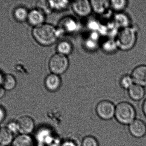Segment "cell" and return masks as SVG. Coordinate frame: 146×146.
Instances as JSON below:
<instances>
[{"mask_svg": "<svg viewBox=\"0 0 146 146\" xmlns=\"http://www.w3.org/2000/svg\"><path fill=\"white\" fill-rule=\"evenodd\" d=\"M92 11L100 15H104L110 8V2L107 0H92L90 1Z\"/></svg>", "mask_w": 146, "mask_h": 146, "instance_id": "obj_12", "label": "cell"}, {"mask_svg": "<svg viewBox=\"0 0 146 146\" xmlns=\"http://www.w3.org/2000/svg\"><path fill=\"white\" fill-rule=\"evenodd\" d=\"M33 139L29 135H19L13 142V146H33Z\"/></svg>", "mask_w": 146, "mask_h": 146, "instance_id": "obj_18", "label": "cell"}, {"mask_svg": "<svg viewBox=\"0 0 146 146\" xmlns=\"http://www.w3.org/2000/svg\"><path fill=\"white\" fill-rule=\"evenodd\" d=\"M45 15L36 8L29 12L27 20L30 25L35 27L45 23Z\"/></svg>", "mask_w": 146, "mask_h": 146, "instance_id": "obj_13", "label": "cell"}, {"mask_svg": "<svg viewBox=\"0 0 146 146\" xmlns=\"http://www.w3.org/2000/svg\"><path fill=\"white\" fill-rule=\"evenodd\" d=\"M5 90L1 86H0V99L3 97L5 95Z\"/></svg>", "mask_w": 146, "mask_h": 146, "instance_id": "obj_31", "label": "cell"}, {"mask_svg": "<svg viewBox=\"0 0 146 146\" xmlns=\"http://www.w3.org/2000/svg\"><path fill=\"white\" fill-rule=\"evenodd\" d=\"M144 87L134 84L128 90V93L131 99L135 101H139L144 98L145 95Z\"/></svg>", "mask_w": 146, "mask_h": 146, "instance_id": "obj_15", "label": "cell"}, {"mask_svg": "<svg viewBox=\"0 0 146 146\" xmlns=\"http://www.w3.org/2000/svg\"><path fill=\"white\" fill-rule=\"evenodd\" d=\"M32 35L40 45L50 46L56 42L61 34L57 27L49 23H44L34 27Z\"/></svg>", "mask_w": 146, "mask_h": 146, "instance_id": "obj_1", "label": "cell"}, {"mask_svg": "<svg viewBox=\"0 0 146 146\" xmlns=\"http://www.w3.org/2000/svg\"><path fill=\"white\" fill-rule=\"evenodd\" d=\"M6 117V112L5 110L0 106V122L3 121Z\"/></svg>", "mask_w": 146, "mask_h": 146, "instance_id": "obj_29", "label": "cell"}, {"mask_svg": "<svg viewBox=\"0 0 146 146\" xmlns=\"http://www.w3.org/2000/svg\"><path fill=\"white\" fill-rule=\"evenodd\" d=\"M0 146H3L1 145H0Z\"/></svg>", "mask_w": 146, "mask_h": 146, "instance_id": "obj_34", "label": "cell"}, {"mask_svg": "<svg viewBox=\"0 0 146 146\" xmlns=\"http://www.w3.org/2000/svg\"><path fill=\"white\" fill-rule=\"evenodd\" d=\"M36 5V9L43 13L45 15L50 14L53 12L49 1L41 0L38 1Z\"/></svg>", "mask_w": 146, "mask_h": 146, "instance_id": "obj_24", "label": "cell"}, {"mask_svg": "<svg viewBox=\"0 0 146 146\" xmlns=\"http://www.w3.org/2000/svg\"><path fill=\"white\" fill-rule=\"evenodd\" d=\"M129 126V133L133 137L141 138L145 135L146 125L143 121L135 119Z\"/></svg>", "mask_w": 146, "mask_h": 146, "instance_id": "obj_10", "label": "cell"}, {"mask_svg": "<svg viewBox=\"0 0 146 146\" xmlns=\"http://www.w3.org/2000/svg\"><path fill=\"white\" fill-rule=\"evenodd\" d=\"M29 12L24 7L17 8L14 12V16L16 20L23 22L27 20Z\"/></svg>", "mask_w": 146, "mask_h": 146, "instance_id": "obj_23", "label": "cell"}, {"mask_svg": "<svg viewBox=\"0 0 146 146\" xmlns=\"http://www.w3.org/2000/svg\"><path fill=\"white\" fill-rule=\"evenodd\" d=\"M143 111L144 114L146 117V99L145 100L143 104Z\"/></svg>", "mask_w": 146, "mask_h": 146, "instance_id": "obj_32", "label": "cell"}, {"mask_svg": "<svg viewBox=\"0 0 146 146\" xmlns=\"http://www.w3.org/2000/svg\"><path fill=\"white\" fill-rule=\"evenodd\" d=\"M61 146H77L76 144L72 141H64Z\"/></svg>", "mask_w": 146, "mask_h": 146, "instance_id": "obj_30", "label": "cell"}, {"mask_svg": "<svg viewBox=\"0 0 146 146\" xmlns=\"http://www.w3.org/2000/svg\"><path fill=\"white\" fill-rule=\"evenodd\" d=\"M135 116L134 108L128 102H121L116 106L115 117L121 124L129 125L135 120Z\"/></svg>", "mask_w": 146, "mask_h": 146, "instance_id": "obj_3", "label": "cell"}, {"mask_svg": "<svg viewBox=\"0 0 146 146\" xmlns=\"http://www.w3.org/2000/svg\"><path fill=\"white\" fill-rule=\"evenodd\" d=\"M62 84L60 75L51 73L48 75L45 79L44 84L45 88L49 91L55 92L60 88Z\"/></svg>", "mask_w": 146, "mask_h": 146, "instance_id": "obj_9", "label": "cell"}, {"mask_svg": "<svg viewBox=\"0 0 146 146\" xmlns=\"http://www.w3.org/2000/svg\"><path fill=\"white\" fill-rule=\"evenodd\" d=\"M7 128L9 130L10 132H12L13 134L19 132V131H18V126H17L16 122H12L9 123Z\"/></svg>", "mask_w": 146, "mask_h": 146, "instance_id": "obj_28", "label": "cell"}, {"mask_svg": "<svg viewBox=\"0 0 146 146\" xmlns=\"http://www.w3.org/2000/svg\"><path fill=\"white\" fill-rule=\"evenodd\" d=\"M138 31L135 26L120 29L115 38L119 49L127 51L133 49L136 44Z\"/></svg>", "mask_w": 146, "mask_h": 146, "instance_id": "obj_2", "label": "cell"}, {"mask_svg": "<svg viewBox=\"0 0 146 146\" xmlns=\"http://www.w3.org/2000/svg\"><path fill=\"white\" fill-rule=\"evenodd\" d=\"M79 27L80 25L77 20L72 17L66 16L60 21L57 28L62 35L74 33L78 31Z\"/></svg>", "mask_w": 146, "mask_h": 146, "instance_id": "obj_6", "label": "cell"}, {"mask_svg": "<svg viewBox=\"0 0 146 146\" xmlns=\"http://www.w3.org/2000/svg\"><path fill=\"white\" fill-rule=\"evenodd\" d=\"M3 76H1L0 74V86L1 85L2 80Z\"/></svg>", "mask_w": 146, "mask_h": 146, "instance_id": "obj_33", "label": "cell"}, {"mask_svg": "<svg viewBox=\"0 0 146 146\" xmlns=\"http://www.w3.org/2000/svg\"><path fill=\"white\" fill-rule=\"evenodd\" d=\"M16 81L15 78L11 74H7L3 76L1 86L7 91L13 90L16 86Z\"/></svg>", "mask_w": 146, "mask_h": 146, "instance_id": "obj_21", "label": "cell"}, {"mask_svg": "<svg viewBox=\"0 0 146 146\" xmlns=\"http://www.w3.org/2000/svg\"><path fill=\"white\" fill-rule=\"evenodd\" d=\"M71 5L74 13L82 18L88 17L92 12L90 1L87 0L74 1L71 3Z\"/></svg>", "mask_w": 146, "mask_h": 146, "instance_id": "obj_7", "label": "cell"}, {"mask_svg": "<svg viewBox=\"0 0 146 146\" xmlns=\"http://www.w3.org/2000/svg\"><path fill=\"white\" fill-rule=\"evenodd\" d=\"M134 84V83L131 75H124L120 79V86L123 89L128 90Z\"/></svg>", "mask_w": 146, "mask_h": 146, "instance_id": "obj_25", "label": "cell"}, {"mask_svg": "<svg viewBox=\"0 0 146 146\" xmlns=\"http://www.w3.org/2000/svg\"><path fill=\"white\" fill-rule=\"evenodd\" d=\"M110 2V8L116 13L123 12L128 5L126 0H112Z\"/></svg>", "mask_w": 146, "mask_h": 146, "instance_id": "obj_22", "label": "cell"}, {"mask_svg": "<svg viewBox=\"0 0 146 146\" xmlns=\"http://www.w3.org/2000/svg\"><path fill=\"white\" fill-rule=\"evenodd\" d=\"M98 41L88 37L84 42V46L87 50L94 51L97 49L98 46Z\"/></svg>", "mask_w": 146, "mask_h": 146, "instance_id": "obj_26", "label": "cell"}, {"mask_svg": "<svg viewBox=\"0 0 146 146\" xmlns=\"http://www.w3.org/2000/svg\"><path fill=\"white\" fill-rule=\"evenodd\" d=\"M101 48L103 51L108 54H113L119 49L115 38H108L101 44Z\"/></svg>", "mask_w": 146, "mask_h": 146, "instance_id": "obj_16", "label": "cell"}, {"mask_svg": "<svg viewBox=\"0 0 146 146\" xmlns=\"http://www.w3.org/2000/svg\"><path fill=\"white\" fill-rule=\"evenodd\" d=\"M134 84L146 86V65H140L135 67L131 75Z\"/></svg>", "mask_w": 146, "mask_h": 146, "instance_id": "obj_11", "label": "cell"}, {"mask_svg": "<svg viewBox=\"0 0 146 146\" xmlns=\"http://www.w3.org/2000/svg\"><path fill=\"white\" fill-rule=\"evenodd\" d=\"M56 48L57 53L66 56L71 55L73 51L72 44L70 41L66 40L59 42Z\"/></svg>", "mask_w": 146, "mask_h": 146, "instance_id": "obj_17", "label": "cell"}, {"mask_svg": "<svg viewBox=\"0 0 146 146\" xmlns=\"http://www.w3.org/2000/svg\"><path fill=\"white\" fill-rule=\"evenodd\" d=\"M16 123L18 131L21 134L29 135L33 131L35 128L34 120L29 116L21 117Z\"/></svg>", "mask_w": 146, "mask_h": 146, "instance_id": "obj_8", "label": "cell"}, {"mask_svg": "<svg viewBox=\"0 0 146 146\" xmlns=\"http://www.w3.org/2000/svg\"><path fill=\"white\" fill-rule=\"evenodd\" d=\"M51 9L53 11L62 12L66 10L69 5L70 2L69 1L63 0V1H49Z\"/></svg>", "mask_w": 146, "mask_h": 146, "instance_id": "obj_20", "label": "cell"}, {"mask_svg": "<svg viewBox=\"0 0 146 146\" xmlns=\"http://www.w3.org/2000/svg\"><path fill=\"white\" fill-rule=\"evenodd\" d=\"M13 134L7 127L0 129V145L3 146L9 145L13 142Z\"/></svg>", "mask_w": 146, "mask_h": 146, "instance_id": "obj_19", "label": "cell"}, {"mask_svg": "<svg viewBox=\"0 0 146 146\" xmlns=\"http://www.w3.org/2000/svg\"><path fill=\"white\" fill-rule=\"evenodd\" d=\"M81 146H99L98 142L95 137L89 135L83 139Z\"/></svg>", "mask_w": 146, "mask_h": 146, "instance_id": "obj_27", "label": "cell"}, {"mask_svg": "<svg viewBox=\"0 0 146 146\" xmlns=\"http://www.w3.org/2000/svg\"><path fill=\"white\" fill-rule=\"evenodd\" d=\"M69 61L66 56L56 53L52 56L48 63L49 70L52 73L60 75L67 71Z\"/></svg>", "mask_w": 146, "mask_h": 146, "instance_id": "obj_4", "label": "cell"}, {"mask_svg": "<svg viewBox=\"0 0 146 146\" xmlns=\"http://www.w3.org/2000/svg\"><path fill=\"white\" fill-rule=\"evenodd\" d=\"M115 107L114 104L109 100H102L96 105L95 111L100 119L108 121L115 117Z\"/></svg>", "mask_w": 146, "mask_h": 146, "instance_id": "obj_5", "label": "cell"}, {"mask_svg": "<svg viewBox=\"0 0 146 146\" xmlns=\"http://www.w3.org/2000/svg\"><path fill=\"white\" fill-rule=\"evenodd\" d=\"M112 20L120 29L131 26L130 17L128 15L123 12L116 13L114 15Z\"/></svg>", "mask_w": 146, "mask_h": 146, "instance_id": "obj_14", "label": "cell"}]
</instances>
